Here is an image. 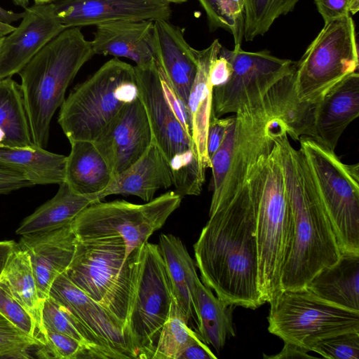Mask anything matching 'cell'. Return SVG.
<instances>
[{
	"label": "cell",
	"instance_id": "7",
	"mask_svg": "<svg viewBox=\"0 0 359 359\" xmlns=\"http://www.w3.org/2000/svg\"><path fill=\"white\" fill-rule=\"evenodd\" d=\"M358 62L351 15L325 23L295 65L293 93L303 119L341 81L358 72Z\"/></svg>",
	"mask_w": 359,
	"mask_h": 359
},
{
	"label": "cell",
	"instance_id": "52",
	"mask_svg": "<svg viewBox=\"0 0 359 359\" xmlns=\"http://www.w3.org/2000/svg\"><path fill=\"white\" fill-rule=\"evenodd\" d=\"M35 4H47L50 3L55 0H34Z\"/></svg>",
	"mask_w": 359,
	"mask_h": 359
},
{
	"label": "cell",
	"instance_id": "2",
	"mask_svg": "<svg viewBox=\"0 0 359 359\" xmlns=\"http://www.w3.org/2000/svg\"><path fill=\"white\" fill-rule=\"evenodd\" d=\"M283 121L273 137L293 217L294 236L283 267L280 290L304 287L322 269L339 259L341 251L330 220L312 182L307 165L287 137Z\"/></svg>",
	"mask_w": 359,
	"mask_h": 359
},
{
	"label": "cell",
	"instance_id": "37",
	"mask_svg": "<svg viewBox=\"0 0 359 359\" xmlns=\"http://www.w3.org/2000/svg\"><path fill=\"white\" fill-rule=\"evenodd\" d=\"M309 351L329 359H359V332H347L313 342Z\"/></svg>",
	"mask_w": 359,
	"mask_h": 359
},
{
	"label": "cell",
	"instance_id": "6",
	"mask_svg": "<svg viewBox=\"0 0 359 359\" xmlns=\"http://www.w3.org/2000/svg\"><path fill=\"white\" fill-rule=\"evenodd\" d=\"M140 248L126 257L120 236L77 240L67 278L126 327ZM127 329V328H126Z\"/></svg>",
	"mask_w": 359,
	"mask_h": 359
},
{
	"label": "cell",
	"instance_id": "27",
	"mask_svg": "<svg viewBox=\"0 0 359 359\" xmlns=\"http://www.w3.org/2000/svg\"><path fill=\"white\" fill-rule=\"evenodd\" d=\"M97 201V196L78 194L63 182L51 199L23 220L16 233L22 236L69 226L86 208Z\"/></svg>",
	"mask_w": 359,
	"mask_h": 359
},
{
	"label": "cell",
	"instance_id": "26",
	"mask_svg": "<svg viewBox=\"0 0 359 359\" xmlns=\"http://www.w3.org/2000/svg\"><path fill=\"white\" fill-rule=\"evenodd\" d=\"M70 144L65 182L78 194L98 198L114 178L111 169L93 142L75 141Z\"/></svg>",
	"mask_w": 359,
	"mask_h": 359
},
{
	"label": "cell",
	"instance_id": "33",
	"mask_svg": "<svg viewBox=\"0 0 359 359\" xmlns=\"http://www.w3.org/2000/svg\"><path fill=\"white\" fill-rule=\"evenodd\" d=\"M199 340L201 339L198 334L188 325L173 294L168 318L159 332L151 359H179L187 347Z\"/></svg>",
	"mask_w": 359,
	"mask_h": 359
},
{
	"label": "cell",
	"instance_id": "10",
	"mask_svg": "<svg viewBox=\"0 0 359 359\" xmlns=\"http://www.w3.org/2000/svg\"><path fill=\"white\" fill-rule=\"evenodd\" d=\"M226 53L232 72L227 81L212 88V110L217 117L259 107L292 89L295 62L267 50L226 48Z\"/></svg>",
	"mask_w": 359,
	"mask_h": 359
},
{
	"label": "cell",
	"instance_id": "16",
	"mask_svg": "<svg viewBox=\"0 0 359 359\" xmlns=\"http://www.w3.org/2000/svg\"><path fill=\"white\" fill-rule=\"evenodd\" d=\"M358 116L359 74L355 72L345 77L309 109L299 137H310L334 151L345 129Z\"/></svg>",
	"mask_w": 359,
	"mask_h": 359
},
{
	"label": "cell",
	"instance_id": "22",
	"mask_svg": "<svg viewBox=\"0 0 359 359\" xmlns=\"http://www.w3.org/2000/svg\"><path fill=\"white\" fill-rule=\"evenodd\" d=\"M172 185L168 162L152 142L145 153L132 165L116 175L109 187L98 194L100 201L110 195L135 196L145 202L156 191Z\"/></svg>",
	"mask_w": 359,
	"mask_h": 359
},
{
	"label": "cell",
	"instance_id": "9",
	"mask_svg": "<svg viewBox=\"0 0 359 359\" xmlns=\"http://www.w3.org/2000/svg\"><path fill=\"white\" fill-rule=\"evenodd\" d=\"M139 97L145 109L154 142L170 168L175 191L182 197L198 196L205 180L191 137L167 104L154 60L134 66Z\"/></svg>",
	"mask_w": 359,
	"mask_h": 359
},
{
	"label": "cell",
	"instance_id": "5",
	"mask_svg": "<svg viewBox=\"0 0 359 359\" xmlns=\"http://www.w3.org/2000/svg\"><path fill=\"white\" fill-rule=\"evenodd\" d=\"M138 96L134 66L112 58L65 98L58 123L70 143L93 142Z\"/></svg>",
	"mask_w": 359,
	"mask_h": 359
},
{
	"label": "cell",
	"instance_id": "32",
	"mask_svg": "<svg viewBox=\"0 0 359 359\" xmlns=\"http://www.w3.org/2000/svg\"><path fill=\"white\" fill-rule=\"evenodd\" d=\"M42 323L46 330L69 336L79 341L87 350L88 358L117 359L68 309L50 296L43 302Z\"/></svg>",
	"mask_w": 359,
	"mask_h": 359
},
{
	"label": "cell",
	"instance_id": "36",
	"mask_svg": "<svg viewBox=\"0 0 359 359\" xmlns=\"http://www.w3.org/2000/svg\"><path fill=\"white\" fill-rule=\"evenodd\" d=\"M43 346L0 313V358H28L29 351Z\"/></svg>",
	"mask_w": 359,
	"mask_h": 359
},
{
	"label": "cell",
	"instance_id": "8",
	"mask_svg": "<svg viewBox=\"0 0 359 359\" xmlns=\"http://www.w3.org/2000/svg\"><path fill=\"white\" fill-rule=\"evenodd\" d=\"M299 141L341 253L359 254V164L344 163L310 137Z\"/></svg>",
	"mask_w": 359,
	"mask_h": 359
},
{
	"label": "cell",
	"instance_id": "50",
	"mask_svg": "<svg viewBox=\"0 0 359 359\" xmlns=\"http://www.w3.org/2000/svg\"><path fill=\"white\" fill-rule=\"evenodd\" d=\"M13 3L25 9L28 7L29 0H12Z\"/></svg>",
	"mask_w": 359,
	"mask_h": 359
},
{
	"label": "cell",
	"instance_id": "39",
	"mask_svg": "<svg viewBox=\"0 0 359 359\" xmlns=\"http://www.w3.org/2000/svg\"><path fill=\"white\" fill-rule=\"evenodd\" d=\"M38 353L41 357L59 359L88 358L86 348L76 339L55 332L46 330L45 345Z\"/></svg>",
	"mask_w": 359,
	"mask_h": 359
},
{
	"label": "cell",
	"instance_id": "14",
	"mask_svg": "<svg viewBox=\"0 0 359 359\" xmlns=\"http://www.w3.org/2000/svg\"><path fill=\"white\" fill-rule=\"evenodd\" d=\"M49 296L68 309L116 355L117 359H137L123 323L90 298L65 273L55 278Z\"/></svg>",
	"mask_w": 359,
	"mask_h": 359
},
{
	"label": "cell",
	"instance_id": "42",
	"mask_svg": "<svg viewBox=\"0 0 359 359\" xmlns=\"http://www.w3.org/2000/svg\"><path fill=\"white\" fill-rule=\"evenodd\" d=\"M233 115L226 118L217 117L212 109L207 135V151L210 158L223 141Z\"/></svg>",
	"mask_w": 359,
	"mask_h": 359
},
{
	"label": "cell",
	"instance_id": "38",
	"mask_svg": "<svg viewBox=\"0 0 359 359\" xmlns=\"http://www.w3.org/2000/svg\"><path fill=\"white\" fill-rule=\"evenodd\" d=\"M0 313L30 337L44 343L40 338L34 322L28 312L13 297L9 288L0 278Z\"/></svg>",
	"mask_w": 359,
	"mask_h": 359
},
{
	"label": "cell",
	"instance_id": "53",
	"mask_svg": "<svg viewBox=\"0 0 359 359\" xmlns=\"http://www.w3.org/2000/svg\"><path fill=\"white\" fill-rule=\"evenodd\" d=\"M2 39H0V47H1V42H2Z\"/></svg>",
	"mask_w": 359,
	"mask_h": 359
},
{
	"label": "cell",
	"instance_id": "47",
	"mask_svg": "<svg viewBox=\"0 0 359 359\" xmlns=\"http://www.w3.org/2000/svg\"><path fill=\"white\" fill-rule=\"evenodd\" d=\"M17 246L18 243L13 241H0V278L4 273L11 255Z\"/></svg>",
	"mask_w": 359,
	"mask_h": 359
},
{
	"label": "cell",
	"instance_id": "23",
	"mask_svg": "<svg viewBox=\"0 0 359 359\" xmlns=\"http://www.w3.org/2000/svg\"><path fill=\"white\" fill-rule=\"evenodd\" d=\"M158 247L171 283L172 292L184 312L188 325L198 334L201 320L197 302L196 264L181 239L161 234Z\"/></svg>",
	"mask_w": 359,
	"mask_h": 359
},
{
	"label": "cell",
	"instance_id": "11",
	"mask_svg": "<svg viewBox=\"0 0 359 359\" xmlns=\"http://www.w3.org/2000/svg\"><path fill=\"white\" fill-rule=\"evenodd\" d=\"M269 302V332L308 351L319 339L359 332V311L329 302L306 287L280 290Z\"/></svg>",
	"mask_w": 359,
	"mask_h": 359
},
{
	"label": "cell",
	"instance_id": "43",
	"mask_svg": "<svg viewBox=\"0 0 359 359\" xmlns=\"http://www.w3.org/2000/svg\"><path fill=\"white\" fill-rule=\"evenodd\" d=\"M231 72L232 66L226 53V48L222 46L210 67V81L212 88L227 81Z\"/></svg>",
	"mask_w": 359,
	"mask_h": 359
},
{
	"label": "cell",
	"instance_id": "1",
	"mask_svg": "<svg viewBox=\"0 0 359 359\" xmlns=\"http://www.w3.org/2000/svg\"><path fill=\"white\" fill-rule=\"evenodd\" d=\"M194 250L202 283L218 298L252 309L266 303L259 289L255 214L245 181L231 198L210 205Z\"/></svg>",
	"mask_w": 359,
	"mask_h": 359
},
{
	"label": "cell",
	"instance_id": "46",
	"mask_svg": "<svg viewBox=\"0 0 359 359\" xmlns=\"http://www.w3.org/2000/svg\"><path fill=\"white\" fill-rule=\"evenodd\" d=\"M309 351L296 344L284 342V346L280 352L273 355H265L266 358L287 359V358H310L313 356L308 354Z\"/></svg>",
	"mask_w": 359,
	"mask_h": 359
},
{
	"label": "cell",
	"instance_id": "45",
	"mask_svg": "<svg viewBox=\"0 0 359 359\" xmlns=\"http://www.w3.org/2000/svg\"><path fill=\"white\" fill-rule=\"evenodd\" d=\"M206 344L199 340L187 347L179 359H217Z\"/></svg>",
	"mask_w": 359,
	"mask_h": 359
},
{
	"label": "cell",
	"instance_id": "19",
	"mask_svg": "<svg viewBox=\"0 0 359 359\" xmlns=\"http://www.w3.org/2000/svg\"><path fill=\"white\" fill-rule=\"evenodd\" d=\"M77 238L70 225L57 229L22 235L18 247L29 256L40 299L49 296L55 278L69 266Z\"/></svg>",
	"mask_w": 359,
	"mask_h": 359
},
{
	"label": "cell",
	"instance_id": "40",
	"mask_svg": "<svg viewBox=\"0 0 359 359\" xmlns=\"http://www.w3.org/2000/svg\"><path fill=\"white\" fill-rule=\"evenodd\" d=\"M156 64L164 99L172 113L180 122L184 130L191 137V122L187 104L178 95L159 65L157 62Z\"/></svg>",
	"mask_w": 359,
	"mask_h": 359
},
{
	"label": "cell",
	"instance_id": "30",
	"mask_svg": "<svg viewBox=\"0 0 359 359\" xmlns=\"http://www.w3.org/2000/svg\"><path fill=\"white\" fill-rule=\"evenodd\" d=\"M1 278L6 283L13 297L32 318L45 345L46 329L42 323L43 301L39 295L29 256L18 245L11 255Z\"/></svg>",
	"mask_w": 359,
	"mask_h": 359
},
{
	"label": "cell",
	"instance_id": "49",
	"mask_svg": "<svg viewBox=\"0 0 359 359\" xmlns=\"http://www.w3.org/2000/svg\"><path fill=\"white\" fill-rule=\"evenodd\" d=\"M15 27L0 22V39L4 38L14 30Z\"/></svg>",
	"mask_w": 359,
	"mask_h": 359
},
{
	"label": "cell",
	"instance_id": "24",
	"mask_svg": "<svg viewBox=\"0 0 359 359\" xmlns=\"http://www.w3.org/2000/svg\"><path fill=\"white\" fill-rule=\"evenodd\" d=\"M222 46L219 40L215 39L205 49H194L197 72L187 101L191 122V139L199 162L205 170L211 167L207 151L208 128L212 109L210 72Z\"/></svg>",
	"mask_w": 359,
	"mask_h": 359
},
{
	"label": "cell",
	"instance_id": "48",
	"mask_svg": "<svg viewBox=\"0 0 359 359\" xmlns=\"http://www.w3.org/2000/svg\"><path fill=\"white\" fill-rule=\"evenodd\" d=\"M23 12L15 13L11 11L5 10L0 6V22L8 25L21 20L23 17Z\"/></svg>",
	"mask_w": 359,
	"mask_h": 359
},
{
	"label": "cell",
	"instance_id": "15",
	"mask_svg": "<svg viewBox=\"0 0 359 359\" xmlns=\"http://www.w3.org/2000/svg\"><path fill=\"white\" fill-rule=\"evenodd\" d=\"M65 27L118 20H169L171 4L164 0H55L50 2Z\"/></svg>",
	"mask_w": 359,
	"mask_h": 359
},
{
	"label": "cell",
	"instance_id": "44",
	"mask_svg": "<svg viewBox=\"0 0 359 359\" xmlns=\"http://www.w3.org/2000/svg\"><path fill=\"white\" fill-rule=\"evenodd\" d=\"M33 186L34 184L25 175L0 166V194H8L21 188Z\"/></svg>",
	"mask_w": 359,
	"mask_h": 359
},
{
	"label": "cell",
	"instance_id": "41",
	"mask_svg": "<svg viewBox=\"0 0 359 359\" xmlns=\"http://www.w3.org/2000/svg\"><path fill=\"white\" fill-rule=\"evenodd\" d=\"M325 23L351 14L359 9V0H314Z\"/></svg>",
	"mask_w": 359,
	"mask_h": 359
},
{
	"label": "cell",
	"instance_id": "18",
	"mask_svg": "<svg viewBox=\"0 0 359 359\" xmlns=\"http://www.w3.org/2000/svg\"><path fill=\"white\" fill-rule=\"evenodd\" d=\"M20 24L2 39L0 79L18 74L49 41L66 28L51 3L34 4L23 12Z\"/></svg>",
	"mask_w": 359,
	"mask_h": 359
},
{
	"label": "cell",
	"instance_id": "3",
	"mask_svg": "<svg viewBox=\"0 0 359 359\" xmlns=\"http://www.w3.org/2000/svg\"><path fill=\"white\" fill-rule=\"evenodd\" d=\"M245 182L254 209L259 289L265 302L280 290L294 236L293 217L274 142L251 165Z\"/></svg>",
	"mask_w": 359,
	"mask_h": 359
},
{
	"label": "cell",
	"instance_id": "4",
	"mask_svg": "<svg viewBox=\"0 0 359 359\" xmlns=\"http://www.w3.org/2000/svg\"><path fill=\"white\" fill-rule=\"evenodd\" d=\"M94 55L90 41L80 27H69L49 41L18 73L36 147H46L51 119L65 101L69 85Z\"/></svg>",
	"mask_w": 359,
	"mask_h": 359
},
{
	"label": "cell",
	"instance_id": "34",
	"mask_svg": "<svg viewBox=\"0 0 359 359\" xmlns=\"http://www.w3.org/2000/svg\"><path fill=\"white\" fill-rule=\"evenodd\" d=\"M299 0H243L244 35L248 41L264 35L280 15L292 11Z\"/></svg>",
	"mask_w": 359,
	"mask_h": 359
},
{
	"label": "cell",
	"instance_id": "20",
	"mask_svg": "<svg viewBox=\"0 0 359 359\" xmlns=\"http://www.w3.org/2000/svg\"><path fill=\"white\" fill-rule=\"evenodd\" d=\"M154 58L187 104L196 72L194 48L184 38L183 30L165 20L154 21Z\"/></svg>",
	"mask_w": 359,
	"mask_h": 359
},
{
	"label": "cell",
	"instance_id": "17",
	"mask_svg": "<svg viewBox=\"0 0 359 359\" xmlns=\"http://www.w3.org/2000/svg\"><path fill=\"white\" fill-rule=\"evenodd\" d=\"M152 142L147 115L138 96L123 107L93 144L115 177L136 162Z\"/></svg>",
	"mask_w": 359,
	"mask_h": 359
},
{
	"label": "cell",
	"instance_id": "12",
	"mask_svg": "<svg viewBox=\"0 0 359 359\" xmlns=\"http://www.w3.org/2000/svg\"><path fill=\"white\" fill-rule=\"evenodd\" d=\"M182 197L170 191L144 204L124 200L101 201L86 208L70 224L79 241L120 236L126 257L147 242L177 210Z\"/></svg>",
	"mask_w": 359,
	"mask_h": 359
},
{
	"label": "cell",
	"instance_id": "35",
	"mask_svg": "<svg viewBox=\"0 0 359 359\" xmlns=\"http://www.w3.org/2000/svg\"><path fill=\"white\" fill-rule=\"evenodd\" d=\"M204 9L210 29L222 28L234 39V48H241L244 35L243 0H198Z\"/></svg>",
	"mask_w": 359,
	"mask_h": 359
},
{
	"label": "cell",
	"instance_id": "51",
	"mask_svg": "<svg viewBox=\"0 0 359 359\" xmlns=\"http://www.w3.org/2000/svg\"><path fill=\"white\" fill-rule=\"evenodd\" d=\"M170 2V4H182L187 2L188 0H164Z\"/></svg>",
	"mask_w": 359,
	"mask_h": 359
},
{
	"label": "cell",
	"instance_id": "25",
	"mask_svg": "<svg viewBox=\"0 0 359 359\" xmlns=\"http://www.w3.org/2000/svg\"><path fill=\"white\" fill-rule=\"evenodd\" d=\"M306 287L329 302L359 311V254L341 253L337 262L320 271Z\"/></svg>",
	"mask_w": 359,
	"mask_h": 359
},
{
	"label": "cell",
	"instance_id": "29",
	"mask_svg": "<svg viewBox=\"0 0 359 359\" xmlns=\"http://www.w3.org/2000/svg\"><path fill=\"white\" fill-rule=\"evenodd\" d=\"M34 147L21 86L11 77L0 79V148Z\"/></svg>",
	"mask_w": 359,
	"mask_h": 359
},
{
	"label": "cell",
	"instance_id": "13",
	"mask_svg": "<svg viewBox=\"0 0 359 359\" xmlns=\"http://www.w3.org/2000/svg\"><path fill=\"white\" fill-rule=\"evenodd\" d=\"M173 292L158 245L140 248L126 328L138 359H151Z\"/></svg>",
	"mask_w": 359,
	"mask_h": 359
},
{
	"label": "cell",
	"instance_id": "31",
	"mask_svg": "<svg viewBox=\"0 0 359 359\" xmlns=\"http://www.w3.org/2000/svg\"><path fill=\"white\" fill-rule=\"evenodd\" d=\"M197 302L201 320L200 339L219 352L227 339L235 336L232 320L234 306L215 297L200 280L197 283Z\"/></svg>",
	"mask_w": 359,
	"mask_h": 359
},
{
	"label": "cell",
	"instance_id": "21",
	"mask_svg": "<svg viewBox=\"0 0 359 359\" xmlns=\"http://www.w3.org/2000/svg\"><path fill=\"white\" fill-rule=\"evenodd\" d=\"M153 20H118L96 25L90 41L95 55L125 57L145 66L154 58Z\"/></svg>",
	"mask_w": 359,
	"mask_h": 359
},
{
	"label": "cell",
	"instance_id": "28",
	"mask_svg": "<svg viewBox=\"0 0 359 359\" xmlns=\"http://www.w3.org/2000/svg\"><path fill=\"white\" fill-rule=\"evenodd\" d=\"M67 156L39 147L0 148V166L20 172L34 184L65 180Z\"/></svg>",
	"mask_w": 359,
	"mask_h": 359
}]
</instances>
